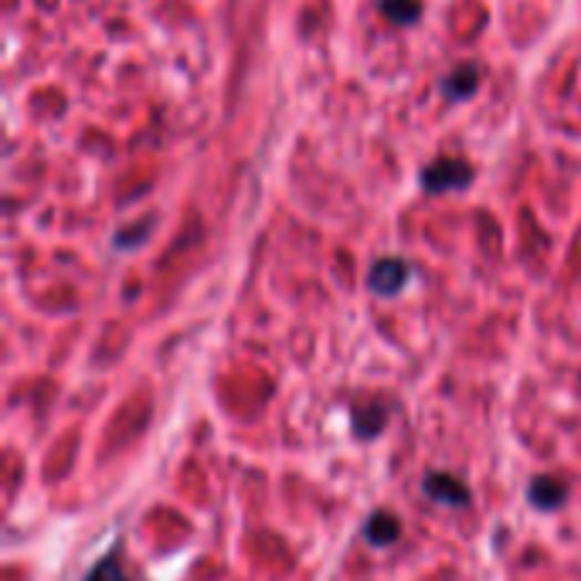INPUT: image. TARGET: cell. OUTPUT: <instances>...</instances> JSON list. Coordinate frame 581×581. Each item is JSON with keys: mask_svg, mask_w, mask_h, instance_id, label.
I'll list each match as a JSON object with an SVG mask.
<instances>
[{"mask_svg": "<svg viewBox=\"0 0 581 581\" xmlns=\"http://www.w3.org/2000/svg\"><path fill=\"white\" fill-rule=\"evenodd\" d=\"M421 181H426L429 191H452L469 181V167L462 161H439L436 167L421 174Z\"/></svg>", "mask_w": 581, "mask_h": 581, "instance_id": "obj_6", "label": "cell"}, {"mask_svg": "<svg viewBox=\"0 0 581 581\" xmlns=\"http://www.w3.org/2000/svg\"><path fill=\"white\" fill-rule=\"evenodd\" d=\"M401 538V520L391 510H375L364 523V541L371 548H391Z\"/></svg>", "mask_w": 581, "mask_h": 581, "instance_id": "obj_4", "label": "cell"}, {"mask_svg": "<svg viewBox=\"0 0 581 581\" xmlns=\"http://www.w3.org/2000/svg\"><path fill=\"white\" fill-rule=\"evenodd\" d=\"M527 500H531L538 510H561L568 500V483L558 477H538L527 487Z\"/></svg>", "mask_w": 581, "mask_h": 581, "instance_id": "obj_5", "label": "cell"}, {"mask_svg": "<svg viewBox=\"0 0 581 581\" xmlns=\"http://www.w3.org/2000/svg\"><path fill=\"white\" fill-rule=\"evenodd\" d=\"M367 283H371L378 296H398L408 283V266L401 258H381L371 269V276H367Z\"/></svg>", "mask_w": 581, "mask_h": 581, "instance_id": "obj_3", "label": "cell"}, {"mask_svg": "<svg viewBox=\"0 0 581 581\" xmlns=\"http://www.w3.org/2000/svg\"><path fill=\"white\" fill-rule=\"evenodd\" d=\"M385 14L391 21H408L418 14V0H385Z\"/></svg>", "mask_w": 581, "mask_h": 581, "instance_id": "obj_8", "label": "cell"}, {"mask_svg": "<svg viewBox=\"0 0 581 581\" xmlns=\"http://www.w3.org/2000/svg\"><path fill=\"white\" fill-rule=\"evenodd\" d=\"M82 581H130V574H126V568H123L120 554H116V551H110V554L99 558V561L92 564V571H89Z\"/></svg>", "mask_w": 581, "mask_h": 581, "instance_id": "obj_7", "label": "cell"}, {"mask_svg": "<svg viewBox=\"0 0 581 581\" xmlns=\"http://www.w3.org/2000/svg\"><path fill=\"white\" fill-rule=\"evenodd\" d=\"M391 415V401L381 395H364L350 405V426L357 432V439H375L385 432Z\"/></svg>", "mask_w": 581, "mask_h": 581, "instance_id": "obj_1", "label": "cell"}, {"mask_svg": "<svg viewBox=\"0 0 581 581\" xmlns=\"http://www.w3.org/2000/svg\"><path fill=\"white\" fill-rule=\"evenodd\" d=\"M421 490H426L429 500H436L442 507H466L469 503V487L459 477H452V472H429Z\"/></svg>", "mask_w": 581, "mask_h": 581, "instance_id": "obj_2", "label": "cell"}]
</instances>
